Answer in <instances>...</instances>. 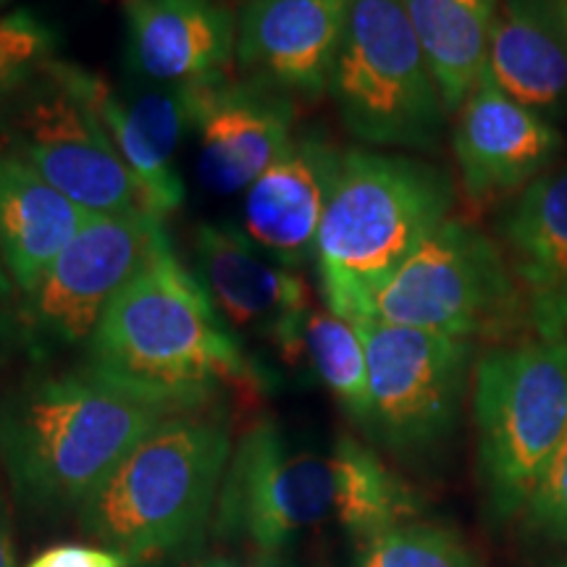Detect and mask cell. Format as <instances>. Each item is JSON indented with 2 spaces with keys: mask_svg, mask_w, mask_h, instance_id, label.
Returning a JSON list of instances; mask_svg holds the SVG:
<instances>
[{
  "mask_svg": "<svg viewBox=\"0 0 567 567\" xmlns=\"http://www.w3.org/2000/svg\"><path fill=\"white\" fill-rule=\"evenodd\" d=\"M84 365L174 410L216 405L229 386H266L264 368L226 329L168 234L113 297Z\"/></svg>",
  "mask_w": 567,
  "mask_h": 567,
  "instance_id": "obj_1",
  "label": "cell"
},
{
  "mask_svg": "<svg viewBox=\"0 0 567 567\" xmlns=\"http://www.w3.org/2000/svg\"><path fill=\"white\" fill-rule=\"evenodd\" d=\"M174 413L182 410L84 363L34 371L0 394V465L30 515H76L113 467Z\"/></svg>",
  "mask_w": 567,
  "mask_h": 567,
  "instance_id": "obj_2",
  "label": "cell"
},
{
  "mask_svg": "<svg viewBox=\"0 0 567 567\" xmlns=\"http://www.w3.org/2000/svg\"><path fill=\"white\" fill-rule=\"evenodd\" d=\"M231 450L221 402L168 415L84 502L76 513L82 530L126 567L193 557L213 526Z\"/></svg>",
  "mask_w": 567,
  "mask_h": 567,
  "instance_id": "obj_3",
  "label": "cell"
},
{
  "mask_svg": "<svg viewBox=\"0 0 567 567\" xmlns=\"http://www.w3.org/2000/svg\"><path fill=\"white\" fill-rule=\"evenodd\" d=\"M455 187L444 168L408 153H342L316 239L323 308L358 323L400 266L450 218Z\"/></svg>",
  "mask_w": 567,
  "mask_h": 567,
  "instance_id": "obj_4",
  "label": "cell"
},
{
  "mask_svg": "<svg viewBox=\"0 0 567 567\" xmlns=\"http://www.w3.org/2000/svg\"><path fill=\"white\" fill-rule=\"evenodd\" d=\"M326 92L363 145L431 153L442 142V92L400 0H350Z\"/></svg>",
  "mask_w": 567,
  "mask_h": 567,
  "instance_id": "obj_5",
  "label": "cell"
},
{
  "mask_svg": "<svg viewBox=\"0 0 567 567\" xmlns=\"http://www.w3.org/2000/svg\"><path fill=\"white\" fill-rule=\"evenodd\" d=\"M473 417L488 505L528 507L567 434V347L536 342L486 352L473 371Z\"/></svg>",
  "mask_w": 567,
  "mask_h": 567,
  "instance_id": "obj_6",
  "label": "cell"
},
{
  "mask_svg": "<svg viewBox=\"0 0 567 567\" xmlns=\"http://www.w3.org/2000/svg\"><path fill=\"white\" fill-rule=\"evenodd\" d=\"M334 517L331 457L295 442L260 417L234 442L218 492L213 536L252 557L297 551L308 534Z\"/></svg>",
  "mask_w": 567,
  "mask_h": 567,
  "instance_id": "obj_7",
  "label": "cell"
},
{
  "mask_svg": "<svg viewBox=\"0 0 567 567\" xmlns=\"http://www.w3.org/2000/svg\"><path fill=\"white\" fill-rule=\"evenodd\" d=\"M507 258L476 226L446 218L373 297L365 321L452 339L494 334L517 308Z\"/></svg>",
  "mask_w": 567,
  "mask_h": 567,
  "instance_id": "obj_8",
  "label": "cell"
},
{
  "mask_svg": "<svg viewBox=\"0 0 567 567\" xmlns=\"http://www.w3.org/2000/svg\"><path fill=\"white\" fill-rule=\"evenodd\" d=\"M6 151L90 213H153L61 59L0 111ZM155 216V213H153Z\"/></svg>",
  "mask_w": 567,
  "mask_h": 567,
  "instance_id": "obj_9",
  "label": "cell"
},
{
  "mask_svg": "<svg viewBox=\"0 0 567 567\" xmlns=\"http://www.w3.org/2000/svg\"><path fill=\"white\" fill-rule=\"evenodd\" d=\"M166 234L153 213H92L40 281L21 295L19 342L34 360L84 347L113 297Z\"/></svg>",
  "mask_w": 567,
  "mask_h": 567,
  "instance_id": "obj_10",
  "label": "cell"
},
{
  "mask_svg": "<svg viewBox=\"0 0 567 567\" xmlns=\"http://www.w3.org/2000/svg\"><path fill=\"white\" fill-rule=\"evenodd\" d=\"M371 384L365 431L402 457L434 452L455 431L473 344L431 331L358 321Z\"/></svg>",
  "mask_w": 567,
  "mask_h": 567,
  "instance_id": "obj_11",
  "label": "cell"
},
{
  "mask_svg": "<svg viewBox=\"0 0 567 567\" xmlns=\"http://www.w3.org/2000/svg\"><path fill=\"white\" fill-rule=\"evenodd\" d=\"M195 276L226 329L266 339L287 360H300V323L308 313V284L297 268L266 255L239 226L200 221L193 231Z\"/></svg>",
  "mask_w": 567,
  "mask_h": 567,
  "instance_id": "obj_12",
  "label": "cell"
},
{
  "mask_svg": "<svg viewBox=\"0 0 567 567\" xmlns=\"http://www.w3.org/2000/svg\"><path fill=\"white\" fill-rule=\"evenodd\" d=\"M350 0H243L237 11V80L318 101L329 90Z\"/></svg>",
  "mask_w": 567,
  "mask_h": 567,
  "instance_id": "obj_13",
  "label": "cell"
},
{
  "mask_svg": "<svg viewBox=\"0 0 567 567\" xmlns=\"http://www.w3.org/2000/svg\"><path fill=\"white\" fill-rule=\"evenodd\" d=\"M297 101L245 80L203 84L193 137L197 179L218 197L245 195L295 137Z\"/></svg>",
  "mask_w": 567,
  "mask_h": 567,
  "instance_id": "obj_14",
  "label": "cell"
},
{
  "mask_svg": "<svg viewBox=\"0 0 567 567\" xmlns=\"http://www.w3.org/2000/svg\"><path fill=\"white\" fill-rule=\"evenodd\" d=\"M342 153L323 132H295L287 151L245 189L239 231L284 266L300 271L313 264Z\"/></svg>",
  "mask_w": 567,
  "mask_h": 567,
  "instance_id": "obj_15",
  "label": "cell"
},
{
  "mask_svg": "<svg viewBox=\"0 0 567 567\" xmlns=\"http://www.w3.org/2000/svg\"><path fill=\"white\" fill-rule=\"evenodd\" d=\"M126 69L153 84L231 80L237 11L226 0H124Z\"/></svg>",
  "mask_w": 567,
  "mask_h": 567,
  "instance_id": "obj_16",
  "label": "cell"
},
{
  "mask_svg": "<svg viewBox=\"0 0 567 567\" xmlns=\"http://www.w3.org/2000/svg\"><path fill=\"white\" fill-rule=\"evenodd\" d=\"M452 147L467 197L488 200L526 189L547 172L563 147V134L542 113L505 95L481 71L460 109Z\"/></svg>",
  "mask_w": 567,
  "mask_h": 567,
  "instance_id": "obj_17",
  "label": "cell"
},
{
  "mask_svg": "<svg viewBox=\"0 0 567 567\" xmlns=\"http://www.w3.org/2000/svg\"><path fill=\"white\" fill-rule=\"evenodd\" d=\"M484 74L544 118L567 109V30L557 0H502Z\"/></svg>",
  "mask_w": 567,
  "mask_h": 567,
  "instance_id": "obj_18",
  "label": "cell"
},
{
  "mask_svg": "<svg viewBox=\"0 0 567 567\" xmlns=\"http://www.w3.org/2000/svg\"><path fill=\"white\" fill-rule=\"evenodd\" d=\"M90 216L30 163L0 147V260L19 297L40 281Z\"/></svg>",
  "mask_w": 567,
  "mask_h": 567,
  "instance_id": "obj_19",
  "label": "cell"
},
{
  "mask_svg": "<svg viewBox=\"0 0 567 567\" xmlns=\"http://www.w3.org/2000/svg\"><path fill=\"white\" fill-rule=\"evenodd\" d=\"M442 92L446 113L463 109L486 63L499 0H400Z\"/></svg>",
  "mask_w": 567,
  "mask_h": 567,
  "instance_id": "obj_20",
  "label": "cell"
},
{
  "mask_svg": "<svg viewBox=\"0 0 567 567\" xmlns=\"http://www.w3.org/2000/svg\"><path fill=\"white\" fill-rule=\"evenodd\" d=\"M507 260L530 295L567 287V168L542 174L502 221Z\"/></svg>",
  "mask_w": 567,
  "mask_h": 567,
  "instance_id": "obj_21",
  "label": "cell"
},
{
  "mask_svg": "<svg viewBox=\"0 0 567 567\" xmlns=\"http://www.w3.org/2000/svg\"><path fill=\"white\" fill-rule=\"evenodd\" d=\"M331 457L334 517L354 542L368 544L396 526L413 523L421 502L413 488L386 467L371 446L339 436Z\"/></svg>",
  "mask_w": 567,
  "mask_h": 567,
  "instance_id": "obj_22",
  "label": "cell"
},
{
  "mask_svg": "<svg viewBox=\"0 0 567 567\" xmlns=\"http://www.w3.org/2000/svg\"><path fill=\"white\" fill-rule=\"evenodd\" d=\"M63 76L80 90V95L90 103L92 113L109 134L113 151L124 161L134 179L147 197V205L155 216L166 221L184 205V182L176 161L166 158L158 147L153 145L145 130H142L132 111L122 101L118 84H111L97 71L84 69L80 63L61 61Z\"/></svg>",
  "mask_w": 567,
  "mask_h": 567,
  "instance_id": "obj_23",
  "label": "cell"
},
{
  "mask_svg": "<svg viewBox=\"0 0 567 567\" xmlns=\"http://www.w3.org/2000/svg\"><path fill=\"white\" fill-rule=\"evenodd\" d=\"M300 358L308 360L310 371L344 413L365 429L371 421V384L358 326L329 308H308L300 323Z\"/></svg>",
  "mask_w": 567,
  "mask_h": 567,
  "instance_id": "obj_24",
  "label": "cell"
},
{
  "mask_svg": "<svg viewBox=\"0 0 567 567\" xmlns=\"http://www.w3.org/2000/svg\"><path fill=\"white\" fill-rule=\"evenodd\" d=\"M61 34L32 9L0 13V111L59 59Z\"/></svg>",
  "mask_w": 567,
  "mask_h": 567,
  "instance_id": "obj_25",
  "label": "cell"
},
{
  "mask_svg": "<svg viewBox=\"0 0 567 567\" xmlns=\"http://www.w3.org/2000/svg\"><path fill=\"white\" fill-rule=\"evenodd\" d=\"M358 567H481L452 530L405 523L363 544Z\"/></svg>",
  "mask_w": 567,
  "mask_h": 567,
  "instance_id": "obj_26",
  "label": "cell"
},
{
  "mask_svg": "<svg viewBox=\"0 0 567 567\" xmlns=\"http://www.w3.org/2000/svg\"><path fill=\"white\" fill-rule=\"evenodd\" d=\"M528 523L544 536L567 542V434L544 473L542 484L530 496Z\"/></svg>",
  "mask_w": 567,
  "mask_h": 567,
  "instance_id": "obj_27",
  "label": "cell"
},
{
  "mask_svg": "<svg viewBox=\"0 0 567 567\" xmlns=\"http://www.w3.org/2000/svg\"><path fill=\"white\" fill-rule=\"evenodd\" d=\"M528 316L538 339L567 347V287L547 295H530Z\"/></svg>",
  "mask_w": 567,
  "mask_h": 567,
  "instance_id": "obj_28",
  "label": "cell"
},
{
  "mask_svg": "<svg viewBox=\"0 0 567 567\" xmlns=\"http://www.w3.org/2000/svg\"><path fill=\"white\" fill-rule=\"evenodd\" d=\"M27 567H126L124 557L105 547H87V544H61L42 551Z\"/></svg>",
  "mask_w": 567,
  "mask_h": 567,
  "instance_id": "obj_29",
  "label": "cell"
},
{
  "mask_svg": "<svg viewBox=\"0 0 567 567\" xmlns=\"http://www.w3.org/2000/svg\"><path fill=\"white\" fill-rule=\"evenodd\" d=\"M187 567H266V559L264 557L245 559L237 555H208V557L195 559V563Z\"/></svg>",
  "mask_w": 567,
  "mask_h": 567,
  "instance_id": "obj_30",
  "label": "cell"
},
{
  "mask_svg": "<svg viewBox=\"0 0 567 567\" xmlns=\"http://www.w3.org/2000/svg\"><path fill=\"white\" fill-rule=\"evenodd\" d=\"M0 567H17V555H13L9 520H6L3 505H0Z\"/></svg>",
  "mask_w": 567,
  "mask_h": 567,
  "instance_id": "obj_31",
  "label": "cell"
},
{
  "mask_svg": "<svg viewBox=\"0 0 567 567\" xmlns=\"http://www.w3.org/2000/svg\"><path fill=\"white\" fill-rule=\"evenodd\" d=\"M297 551H287V555H276V557H264L266 567H321V565L308 563V559H302Z\"/></svg>",
  "mask_w": 567,
  "mask_h": 567,
  "instance_id": "obj_32",
  "label": "cell"
},
{
  "mask_svg": "<svg viewBox=\"0 0 567 567\" xmlns=\"http://www.w3.org/2000/svg\"><path fill=\"white\" fill-rule=\"evenodd\" d=\"M13 295H17V287H13V281H11L9 271H6L3 260H0V305L9 302Z\"/></svg>",
  "mask_w": 567,
  "mask_h": 567,
  "instance_id": "obj_33",
  "label": "cell"
},
{
  "mask_svg": "<svg viewBox=\"0 0 567 567\" xmlns=\"http://www.w3.org/2000/svg\"><path fill=\"white\" fill-rule=\"evenodd\" d=\"M557 11H559V17H563L565 30H567V0H557Z\"/></svg>",
  "mask_w": 567,
  "mask_h": 567,
  "instance_id": "obj_34",
  "label": "cell"
},
{
  "mask_svg": "<svg viewBox=\"0 0 567 567\" xmlns=\"http://www.w3.org/2000/svg\"><path fill=\"white\" fill-rule=\"evenodd\" d=\"M13 3V0H0V13H6V9Z\"/></svg>",
  "mask_w": 567,
  "mask_h": 567,
  "instance_id": "obj_35",
  "label": "cell"
},
{
  "mask_svg": "<svg viewBox=\"0 0 567 567\" xmlns=\"http://www.w3.org/2000/svg\"><path fill=\"white\" fill-rule=\"evenodd\" d=\"M557 567H567V559H565V563H559V565H557Z\"/></svg>",
  "mask_w": 567,
  "mask_h": 567,
  "instance_id": "obj_36",
  "label": "cell"
}]
</instances>
